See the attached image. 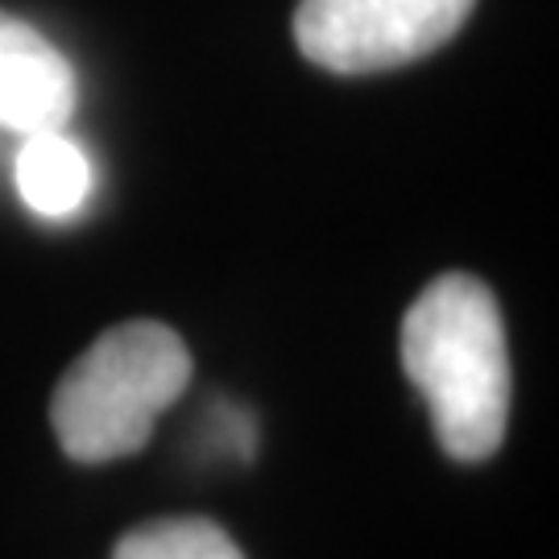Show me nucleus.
Returning <instances> with one entry per match:
<instances>
[{"label":"nucleus","instance_id":"423d86ee","mask_svg":"<svg viewBox=\"0 0 559 559\" xmlns=\"http://www.w3.org/2000/svg\"><path fill=\"white\" fill-rule=\"evenodd\" d=\"M112 559H245L224 526L207 519H162L129 531Z\"/></svg>","mask_w":559,"mask_h":559},{"label":"nucleus","instance_id":"f257e3e1","mask_svg":"<svg viewBox=\"0 0 559 559\" xmlns=\"http://www.w3.org/2000/svg\"><path fill=\"white\" fill-rule=\"evenodd\" d=\"M402 369L423 390L436 440L452 460H489L510 423V353L493 290L443 274L402 320Z\"/></svg>","mask_w":559,"mask_h":559},{"label":"nucleus","instance_id":"39448f33","mask_svg":"<svg viewBox=\"0 0 559 559\" xmlns=\"http://www.w3.org/2000/svg\"><path fill=\"white\" fill-rule=\"evenodd\" d=\"M13 179H17L21 200L38 216L62 221V216H75L87 200L92 166H87V154L62 129H50V133H25Z\"/></svg>","mask_w":559,"mask_h":559},{"label":"nucleus","instance_id":"f03ea898","mask_svg":"<svg viewBox=\"0 0 559 559\" xmlns=\"http://www.w3.org/2000/svg\"><path fill=\"white\" fill-rule=\"evenodd\" d=\"M191 381V353L175 328L133 320L108 328L62 373L50 423L62 452L80 464H104L141 452L166 406Z\"/></svg>","mask_w":559,"mask_h":559},{"label":"nucleus","instance_id":"20e7f679","mask_svg":"<svg viewBox=\"0 0 559 559\" xmlns=\"http://www.w3.org/2000/svg\"><path fill=\"white\" fill-rule=\"evenodd\" d=\"M75 71L29 21L0 9V129L50 133L75 117Z\"/></svg>","mask_w":559,"mask_h":559},{"label":"nucleus","instance_id":"7ed1b4c3","mask_svg":"<svg viewBox=\"0 0 559 559\" xmlns=\"http://www.w3.org/2000/svg\"><path fill=\"white\" fill-rule=\"evenodd\" d=\"M477 0H299L295 41L336 75H373L427 59L468 21Z\"/></svg>","mask_w":559,"mask_h":559}]
</instances>
